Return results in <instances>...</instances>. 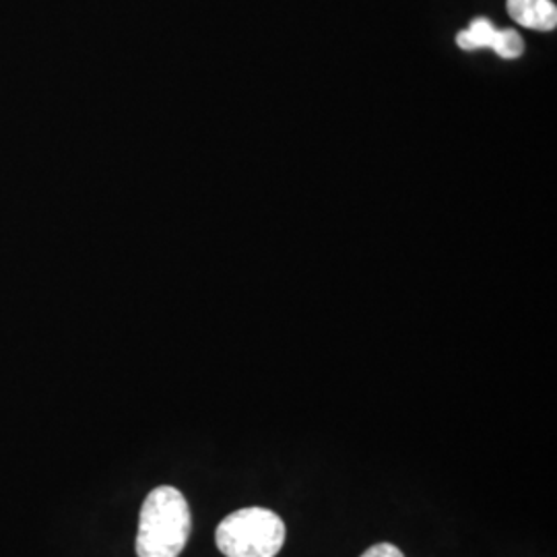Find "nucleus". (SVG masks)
Instances as JSON below:
<instances>
[{
  "label": "nucleus",
  "mask_w": 557,
  "mask_h": 557,
  "mask_svg": "<svg viewBox=\"0 0 557 557\" xmlns=\"http://www.w3.org/2000/svg\"><path fill=\"white\" fill-rule=\"evenodd\" d=\"M508 15L535 32H554L557 27V9L552 0H508Z\"/></svg>",
  "instance_id": "nucleus-3"
},
{
  "label": "nucleus",
  "mask_w": 557,
  "mask_h": 557,
  "mask_svg": "<svg viewBox=\"0 0 557 557\" xmlns=\"http://www.w3.org/2000/svg\"><path fill=\"white\" fill-rule=\"evenodd\" d=\"M193 529L188 502L176 487L161 485L143 502L137 556L178 557Z\"/></svg>",
  "instance_id": "nucleus-1"
},
{
  "label": "nucleus",
  "mask_w": 557,
  "mask_h": 557,
  "mask_svg": "<svg viewBox=\"0 0 557 557\" xmlns=\"http://www.w3.org/2000/svg\"><path fill=\"white\" fill-rule=\"evenodd\" d=\"M287 537L285 522L269 508H242L223 518L215 531L225 557H275Z\"/></svg>",
  "instance_id": "nucleus-2"
},
{
  "label": "nucleus",
  "mask_w": 557,
  "mask_h": 557,
  "mask_svg": "<svg viewBox=\"0 0 557 557\" xmlns=\"http://www.w3.org/2000/svg\"><path fill=\"white\" fill-rule=\"evenodd\" d=\"M496 32H498V27L492 21L478 17V20L471 21V25L467 29L458 32V48L467 50V52H475V50H483V48L492 50L494 40H496Z\"/></svg>",
  "instance_id": "nucleus-4"
},
{
  "label": "nucleus",
  "mask_w": 557,
  "mask_h": 557,
  "mask_svg": "<svg viewBox=\"0 0 557 557\" xmlns=\"http://www.w3.org/2000/svg\"><path fill=\"white\" fill-rule=\"evenodd\" d=\"M361 557H405V554L393 543H379V545L370 547L368 552H363Z\"/></svg>",
  "instance_id": "nucleus-6"
},
{
  "label": "nucleus",
  "mask_w": 557,
  "mask_h": 557,
  "mask_svg": "<svg viewBox=\"0 0 557 557\" xmlns=\"http://www.w3.org/2000/svg\"><path fill=\"white\" fill-rule=\"evenodd\" d=\"M492 50L498 54L499 59L515 60L524 52V41L517 29H498Z\"/></svg>",
  "instance_id": "nucleus-5"
}]
</instances>
